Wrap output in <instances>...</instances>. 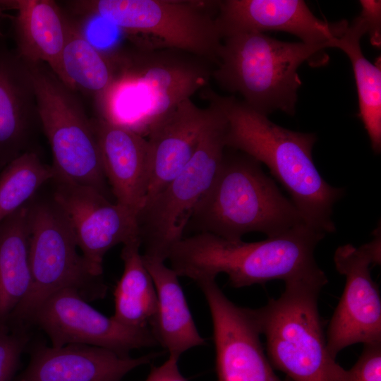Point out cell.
Listing matches in <instances>:
<instances>
[{"label": "cell", "instance_id": "cell-13", "mask_svg": "<svg viewBox=\"0 0 381 381\" xmlns=\"http://www.w3.org/2000/svg\"><path fill=\"white\" fill-rule=\"evenodd\" d=\"M197 284L212 318L218 381H291L274 373L250 309L230 301L215 279Z\"/></svg>", "mask_w": 381, "mask_h": 381}, {"label": "cell", "instance_id": "cell-12", "mask_svg": "<svg viewBox=\"0 0 381 381\" xmlns=\"http://www.w3.org/2000/svg\"><path fill=\"white\" fill-rule=\"evenodd\" d=\"M56 348L85 344L130 356L134 349L158 345L150 328L123 325L92 308L80 293L66 288L47 298L30 318Z\"/></svg>", "mask_w": 381, "mask_h": 381}, {"label": "cell", "instance_id": "cell-19", "mask_svg": "<svg viewBox=\"0 0 381 381\" xmlns=\"http://www.w3.org/2000/svg\"><path fill=\"white\" fill-rule=\"evenodd\" d=\"M40 122L29 64L0 43V170L28 150Z\"/></svg>", "mask_w": 381, "mask_h": 381}, {"label": "cell", "instance_id": "cell-4", "mask_svg": "<svg viewBox=\"0 0 381 381\" xmlns=\"http://www.w3.org/2000/svg\"><path fill=\"white\" fill-rule=\"evenodd\" d=\"M234 151L224 152L215 179L188 226L198 233L238 241L253 231L274 237L305 224L291 200L265 174L261 164Z\"/></svg>", "mask_w": 381, "mask_h": 381}, {"label": "cell", "instance_id": "cell-23", "mask_svg": "<svg viewBox=\"0 0 381 381\" xmlns=\"http://www.w3.org/2000/svg\"><path fill=\"white\" fill-rule=\"evenodd\" d=\"M114 71L111 56L91 44L69 18L66 42L54 73L69 89L91 96L99 105L112 83Z\"/></svg>", "mask_w": 381, "mask_h": 381}, {"label": "cell", "instance_id": "cell-18", "mask_svg": "<svg viewBox=\"0 0 381 381\" xmlns=\"http://www.w3.org/2000/svg\"><path fill=\"white\" fill-rule=\"evenodd\" d=\"M91 123L104 174L116 202L138 214L147 190V140L134 130L101 116L92 119Z\"/></svg>", "mask_w": 381, "mask_h": 381}, {"label": "cell", "instance_id": "cell-17", "mask_svg": "<svg viewBox=\"0 0 381 381\" xmlns=\"http://www.w3.org/2000/svg\"><path fill=\"white\" fill-rule=\"evenodd\" d=\"M157 355L133 358L85 344L56 348L38 343L30 351L28 366L13 381H121Z\"/></svg>", "mask_w": 381, "mask_h": 381}, {"label": "cell", "instance_id": "cell-24", "mask_svg": "<svg viewBox=\"0 0 381 381\" xmlns=\"http://www.w3.org/2000/svg\"><path fill=\"white\" fill-rule=\"evenodd\" d=\"M367 33L358 16L348 25L344 34L334 40L333 48L342 50L353 67L358 91L360 116L373 152L381 151V66L380 59L370 63L364 56L361 40Z\"/></svg>", "mask_w": 381, "mask_h": 381}, {"label": "cell", "instance_id": "cell-15", "mask_svg": "<svg viewBox=\"0 0 381 381\" xmlns=\"http://www.w3.org/2000/svg\"><path fill=\"white\" fill-rule=\"evenodd\" d=\"M215 21L222 38L240 32L282 31L308 44L332 47L348 27L347 20L318 18L302 0L219 1Z\"/></svg>", "mask_w": 381, "mask_h": 381}, {"label": "cell", "instance_id": "cell-29", "mask_svg": "<svg viewBox=\"0 0 381 381\" xmlns=\"http://www.w3.org/2000/svg\"><path fill=\"white\" fill-rule=\"evenodd\" d=\"M360 16L363 18L371 44L377 48L381 45V1L361 0Z\"/></svg>", "mask_w": 381, "mask_h": 381}, {"label": "cell", "instance_id": "cell-11", "mask_svg": "<svg viewBox=\"0 0 381 381\" xmlns=\"http://www.w3.org/2000/svg\"><path fill=\"white\" fill-rule=\"evenodd\" d=\"M337 271L346 277L342 295L326 334L329 353L336 358L349 346L381 342V297L370 267L381 260L380 230L359 247L339 246L334 254Z\"/></svg>", "mask_w": 381, "mask_h": 381}, {"label": "cell", "instance_id": "cell-1", "mask_svg": "<svg viewBox=\"0 0 381 381\" xmlns=\"http://www.w3.org/2000/svg\"><path fill=\"white\" fill-rule=\"evenodd\" d=\"M217 96L226 119V147L265 164L306 224L325 234L334 232L333 207L344 190L329 185L317 169L312 155L315 134L282 127L234 97Z\"/></svg>", "mask_w": 381, "mask_h": 381}, {"label": "cell", "instance_id": "cell-6", "mask_svg": "<svg viewBox=\"0 0 381 381\" xmlns=\"http://www.w3.org/2000/svg\"><path fill=\"white\" fill-rule=\"evenodd\" d=\"M326 48L280 41L262 32L230 35L222 38L212 78L262 114L280 110L293 116L301 85L298 69Z\"/></svg>", "mask_w": 381, "mask_h": 381}, {"label": "cell", "instance_id": "cell-2", "mask_svg": "<svg viewBox=\"0 0 381 381\" xmlns=\"http://www.w3.org/2000/svg\"><path fill=\"white\" fill-rule=\"evenodd\" d=\"M326 234L306 224L256 242L231 241L209 233L183 237L167 259L179 277L196 283L228 276L230 285L242 288L280 279L285 282L324 272L315 249Z\"/></svg>", "mask_w": 381, "mask_h": 381}, {"label": "cell", "instance_id": "cell-31", "mask_svg": "<svg viewBox=\"0 0 381 381\" xmlns=\"http://www.w3.org/2000/svg\"><path fill=\"white\" fill-rule=\"evenodd\" d=\"M2 8L0 6V17L2 16Z\"/></svg>", "mask_w": 381, "mask_h": 381}, {"label": "cell", "instance_id": "cell-7", "mask_svg": "<svg viewBox=\"0 0 381 381\" xmlns=\"http://www.w3.org/2000/svg\"><path fill=\"white\" fill-rule=\"evenodd\" d=\"M28 228L31 285L13 313L9 329H28L29 320L37 308L61 289H76L87 301L105 296L107 285L101 277L90 273L78 252L69 221L53 197L29 202Z\"/></svg>", "mask_w": 381, "mask_h": 381}, {"label": "cell", "instance_id": "cell-16", "mask_svg": "<svg viewBox=\"0 0 381 381\" xmlns=\"http://www.w3.org/2000/svg\"><path fill=\"white\" fill-rule=\"evenodd\" d=\"M209 102L208 107L200 108L190 98L187 99L149 128L148 185L144 204L172 180L192 157L216 113L215 104L210 99Z\"/></svg>", "mask_w": 381, "mask_h": 381}, {"label": "cell", "instance_id": "cell-26", "mask_svg": "<svg viewBox=\"0 0 381 381\" xmlns=\"http://www.w3.org/2000/svg\"><path fill=\"white\" fill-rule=\"evenodd\" d=\"M52 166L28 150L9 162L0 173V222L28 204L47 181L54 180Z\"/></svg>", "mask_w": 381, "mask_h": 381}, {"label": "cell", "instance_id": "cell-30", "mask_svg": "<svg viewBox=\"0 0 381 381\" xmlns=\"http://www.w3.org/2000/svg\"><path fill=\"white\" fill-rule=\"evenodd\" d=\"M179 359L169 356L163 364L152 368L145 381H187L179 369Z\"/></svg>", "mask_w": 381, "mask_h": 381}, {"label": "cell", "instance_id": "cell-20", "mask_svg": "<svg viewBox=\"0 0 381 381\" xmlns=\"http://www.w3.org/2000/svg\"><path fill=\"white\" fill-rule=\"evenodd\" d=\"M0 6L16 11L17 54L28 63H44L54 72L66 42L69 17L52 0H3Z\"/></svg>", "mask_w": 381, "mask_h": 381}, {"label": "cell", "instance_id": "cell-5", "mask_svg": "<svg viewBox=\"0 0 381 381\" xmlns=\"http://www.w3.org/2000/svg\"><path fill=\"white\" fill-rule=\"evenodd\" d=\"M327 282L322 272L285 282L279 297L250 309L272 366L291 381H348V370L328 351L318 310Z\"/></svg>", "mask_w": 381, "mask_h": 381}, {"label": "cell", "instance_id": "cell-14", "mask_svg": "<svg viewBox=\"0 0 381 381\" xmlns=\"http://www.w3.org/2000/svg\"><path fill=\"white\" fill-rule=\"evenodd\" d=\"M56 184L53 198L66 215L90 273L101 277L111 248L140 241L138 214L92 187Z\"/></svg>", "mask_w": 381, "mask_h": 381}, {"label": "cell", "instance_id": "cell-8", "mask_svg": "<svg viewBox=\"0 0 381 381\" xmlns=\"http://www.w3.org/2000/svg\"><path fill=\"white\" fill-rule=\"evenodd\" d=\"M208 99L216 113L192 157L138 214L143 255L165 261L183 233L200 201L210 188L223 161L226 119L215 94Z\"/></svg>", "mask_w": 381, "mask_h": 381}, {"label": "cell", "instance_id": "cell-27", "mask_svg": "<svg viewBox=\"0 0 381 381\" xmlns=\"http://www.w3.org/2000/svg\"><path fill=\"white\" fill-rule=\"evenodd\" d=\"M29 340L28 329H0V381L14 380Z\"/></svg>", "mask_w": 381, "mask_h": 381}, {"label": "cell", "instance_id": "cell-25", "mask_svg": "<svg viewBox=\"0 0 381 381\" xmlns=\"http://www.w3.org/2000/svg\"><path fill=\"white\" fill-rule=\"evenodd\" d=\"M141 242L124 244L121 257L123 272L114 291V313L119 322L135 328H150L157 308V293L140 249Z\"/></svg>", "mask_w": 381, "mask_h": 381}, {"label": "cell", "instance_id": "cell-21", "mask_svg": "<svg viewBox=\"0 0 381 381\" xmlns=\"http://www.w3.org/2000/svg\"><path fill=\"white\" fill-rule=\"evenodd\" d=\"M143 255L153 280L157 308L150 329L169 356L179 358L186 351L205 344L195 324L179 276L164 261Z\"/></svg>", "mask_w": 381, "mask_h": 381}, {"label": "cell", "instance_id": "cell-22", "mask_svg": "<svg viewBox=\"0 0 381 381\" xmlns=\"http://www.w3.org/2000/svg\"><path fill=\"white\" fill-rule=\"evenodd\" d=\"M28 203L0 222V329H9L10 319L31 285Z\"/></svg>", "mask_w": 381, "mask_h": 381}, {"label": "cell", "instance_id": "cell-3", "mask_svg": "<svg viewBox=\"0 0 381 381\" xmlns=\"http://www.w3.org/2000/svg\"><path fill=\"white\" fill-rule=\"evenodd\" d=\"M110 56L114 76L98 106L101 117L143 135L212 78V64L176 49L115 52Z\"/></svg>", "mask_w": 381, "mask_h": 381}, {"label": "cell", "instance_id": "cell-9", "mask_svg": "<svg viewBox=\"0 0 381 381\" xmlns=\"http://www.w3.org/2000/svg\"><path fill=\"white\" fill-rule=\"evenodd\" d=\"M28 64L39 121L51 147L54 181L92 187L107 196V180L91 119L73 91L47 64Z\"/></svg>", "mask_w": 381, "mask_h": 381}, {"label": "cell", "instance_id": "cell-10", "mask_svg": "<svg viewBox=\"0 0 381 381\" xmlns=\"http://www.w3.org/2000/svg\"><path fill=\"white\" fill-rule=\"evenodd\" d=\"M77 15L98 16L121 30L145 34L217 64L222 38L215 17L197 1L179 0H79L67 1Z\"/></svg>", "mask_w": 381, "mask_h": 381}, {"label": "cell", "instance_id": "cell-28", "mask_svg": "<svg viewBox=\"0 0 381 381\" xmlns=\"http://www.w3.org/2000/svg\"><path fill=\"white\" fill-rule=\"evenodd\" d=\"M348 381H381V342L363 345L358 359L348 370Z\"/></svg>", "mask_w": 381, "mask_h": 381}]
</instances>
